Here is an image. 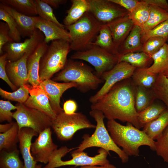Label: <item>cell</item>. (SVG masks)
<instances>
[{
    "label": "cell",
    "instance_id": "4dcf8cb0",
    "mask_svg": "<svg viewBox=\"0 0 168 168\" xmlns=\"http://www.w3.org/2000/svg\"><path fill=\"white\" fill-rule=\"evenodd\" d=\"M17 147L10 150H2L0 153V168H24Z\"/></svg>",
    "mask_w": 168,
    "mask_h": 168
},
{
    "label": "cell",
    "instance_id": "cb8c5ba5",
    "mask_svg": "<svg viewBox=\"0 0 168 168\" xmlns=\"http://www.w3.org/2000/svg\"><path fill=\"white\" fill-rule=\"evenodd\" d=\"M168 125V110L167 109L156 119L146 124L142 131L155 141Z\"/></svg>",
    "mask_w": 168,
    "mask_h": 168
},
{
    "label": "cell",
    "instance_id": "ac0fdd59",
    "mask_svg": "<svg viewBox=\"0 0 168 168\" xmlns=\"http://www.w3.org/2000/svg\"><path fill=\"white\" fill-rule=\"evenodd\" d=\"M0 7L7 11L13 18L21 37H30L36 29L35 26L39 16H30L20 13L11 7L0 2Z\"/></svg>",
    "mask_w": 168,
    "mask_h": 168
},
{
    "label": "cell",
    "instance_id": "44dd1931",
    "mask_svg": "<svg viewBox=\"0 0 168 168\" xmlns=\"http://www.w3.org/2000/svg\"><path fill=\"white\" fill-rule=\"evenodd\" d=\"M35 27L43 34L44 36V41L47 44L50 41L56 40H63L70 43L68 31L53 22L40 17Z\"/></svg>",
    "mask_w": 168,
    "mask_h": 168
},
{
    "label": "cell",
    "instance_id": "83f0119b",
    "mask_svg": "<svg viewBox=\"0 0 168 168\" xmlns=\"http://www.w3.org/2000/svg\"><path fill=\"white\" fill-rule=\"evenodd\" d=\"M135 107L138 113L152 104L156 99L152 89L139 86H135Z\"/></svg>",
    "mask_w": 168,
    "mask_h": 168
},
{
    "label": "cell",
    "instance_id": "8d00e7d4",
    "mask_svg": "<svg viewBox=\"0 0 168 168\" xmlns=\"http://www.w3.org/2000/svg\"><path fill=\"white\" fill-rule=\"evenodd\" d=\"M152 89L156 99L161 101L168 110V79L162 73L159 74Z\"/></svg>",
    "mask_w": 168,
    "mask_h": 168
},
{
    "label": "cell",
    "instance_id": "8992f818",
    "mask_svg": "<svg viewBox=\"0 0 168 168\" xmlns=\"http://www.w3.org/2000/svg\"><path fill=\"white\" fill-rule=\"evenodd\" d=\"M101 25L88 12H86L76 22L65 26L70 38L71 50H86L91 47Z\"/></svg>",
    "mask_w": 168,
    "mask_h": 168
},
{
    "label": "cell",
    "instance_id": "9a60e30c",
    "mask_svg": "<svg viewBox=\"0 0 168 168\" xmlns=\"http://www.w3.org/2000/svg\"><path fill=\"white\" fill-rule=\"evenodd\" d=\"M48 97L53 110L57 115L63 111L60 105V99L67 90L76 87L72 82L60 83L48 79L41 81L38 86Z\"/></svg>",
    "mask_w": 168,
    "mask_h": 168
},
{
    "label": "cell",
    "instance_id": "b9f144b4",
    "mask_svg": "<svg viewBox=\"0 0 168 168\" xmlns=\"http://www.w3.org/2000/svg\"><path fill=\"white\" fill-rule=\"evenodd\" d=\"M29 94L28 90L24 85L21 86L16 91L11 92L0 88V95L2 97L19 103H25L29 97Z\"/></svg>",
    "mask_w": 168,
    "mask_h": 168
},
{
    "label": "cell",
    "instance_id": "9c48e42d",
    "mask_svg": "<svg viewBox=\"0 0 168 168\" xmlns=\"http://www.w3.org/2000/svg\"><path fill=\"white\" fill-rule=\"evenodd\" d=\"M119 57L98 46L93 45L86 50L76 52L70 58L90 63L94 67L96 74L100 78L104 73L111 69L118 63Z\"/></svg>",
    "mask_w": 168,
    "mask_h": 168
},
{
    "label": "cell",
    "instance_id": "7a4b0ae2",
    "mask_svg": "<svg viewBox=\"0 0 168 168\" xmlns=\"http://www.w3.org/2000/svg\"><path fill=\"white\" fill-rule=\"evenodd\" d=\"M107 129L114 143L128 156H138L139 148L147 146L155 150V141L151 139L142 130L132 124L127 123L124 125L114 120H108Z\"/></svg>",
    "mask_w": 168,
    "mask_h": 168
},
{
    "label": "cell",
    "instance_id": "4fadbf2b",
    "mask_svg": "<svg viewBox=\"0 0 168 168\" xmlns=\"http://www.w3.org/2000/svg\"><path fill=\"white\" fill-rule=\"evenodd\" d=\"M42 32L36 29L33 35L22 42H8L3 47L2 50L7 54L8 61L14 62L20 59L25 54L32 52L38 45L44 41Z\"/></svg>",
    "mask_w": 168,
    "mask_h": 168
},
{
    "label": "cell",
    "instance_id": "f6af8a7d",
    "mask_svg": "<svg viewBox=\"0 0 168 168\" xmlns=\"http://www.w3.org/2000/svg\"><path fill=\"white\" fill-rule=\"evenodd\" d=\"M7 57V54L6 53L0 57V78L6 82L12 91H15L18 88L11 82L6 72V66L8 61Z\"/></svg>",
    "mask_w": 168,
    "mask_h": 168
},
{
    "label": "cell",
    "instance_id": "f5cc1de1",
    "mask_svg": "<svg viewBox=\"0 0 168 168\" xmlns=\"http://www.w3.org/2000/svg\"><path fill=\"white\" fill-rule=\"evenodd\" d=\"M14 122L12 121L9 123L0 124V132L4 133L8 130L12 126Z\"/></svg>",
    "mask_w": 168,
    "mask_h": 168
},
{
    "label": "cell",
    "instance_id": "7dc6e473",
    "mask_svg": "<svg viewBox=\"0 0 168 168\" xmlns=\"http://www.w3.org/2000/svg\"><path fill=\"white\" fill-rule=\"evenodd\" d=\"M122 7L128 13H131L135 8L139 1L137 0H110Z\"/></svg>",
    "mask_w": 168,
    "mask_h": 168
},
{
    "label": "cell",
    "instance_id": "e575fe53",
    "mask_svg": "<svg viewBox=\"0 0 168 168\" xmlns=\"http://www.w3.org/2000/svg\"><path fill=\"white\" fill-rule=\"evenodd\" d=\"M146 68H136L131 78L135 86L151 89L156 82L158 75L148 73Z\"/></svg>",
    "mask_w": 168,
    "mask_h": 168
},
{
    "label": "cell",
    "instance_id": "603a6c76",
    "mask_svg": "<svg viewBox=\"0 0 168 168\" xmlns=\"http://www.w3.org/2000/svg\"><path fill=\"white\" fill-rule=\"evenodd\" d=\"M142 29L134 25L132 30L118 49L119 56L130 53L142 52L143 44L141 41Z\"/></svg>",
    "mask_w": 168,
    "mask_h": 168
},
{
    "label": "cell",
    "instance_id": "6da1fadb",
    "mask_svg": "<svg viewBox=\"0 0 168 168\" xmlns=\"http://www.w3.org/2000/svg\"><path fill=\"white\" fill-rule=\"evenodd\" d=\"M135 85L131 78L114 85L103 96L91 103V110L101 111L108 120L117 119L140 129L135 107Z\"/></svg>",
    "mask_w": 168,
    "mask_h": 168
},
{
    "label": "cell",
    "instance_id": "5b68a950",
    "mask_svg": "<svg viewBox=\"0 0 168 168\" xmlns=\"http://www.w3.org/2000/svg\"><path fill=\"white\" fill-rule=\"evenodd\" d=\"M75 148L63 146L57 149L53 153L49 162L43 168H56L67 166H105L110 164L107 158L109 154L104 149L100 148L97 154L90 156L84 151H72Z\"/></svg>",
    "mask_w": 168,
    "mask_h": 168
},
{
    "label": "cell",
    "instance_id": "3957f363",
    "mask_svg": "<svg viewBox=\"0 0 168 168\" xmlns=\"http://www.w3.org/2000/svg\"><path fill=\"white\" fill-rule=\"evenodd\" d=\"M55 81L72 82L82 93L96 89L104 81L94 73L93 70L83 63L68 59L63 68L52 79Z\"/></svg>",
    "mask_w": 168,
    "mask_h": 168
},
{
    "label": "cell",
    "instance_id": "ab89813d",
    "mask_svg": "<svg viewBox=\"0 0 168 168\" xmlns=\"http://www.w3.org/2000/svg\"><path fill=\"white\" fill-rule=\"evenodd\" d=\"M155 145L156 154L168 163V125L156 139Z\"/></svg>",
    "mask_w": 168,
    "mask_h": 168
},
{
    "label": "cell",
    "instance_id": "f907efd6",
    "mask_svg": "<svg viewBox=\"0 0 168 168\" xmlns=\"http://www.w3.org/2000/svg\"><path fill=\"white\" fill-rule=\"evenodd\" d=\"M52 7L57 8L62 4L65 3L67 1L66 0H43Z\"/></svg>",
    "mask_w": 168,
    "mask_h": 168
},
{
    "label": "cell",
    "instance_id": "d590c367",
    "mask_svg": "<svg viewBox=\"0 0 168 168\" xmlns=\"http://www.w3.org/2000/svg\"><path fill=\"white\" fill-rule=\"evenodd\" d=\"M151 57L143 52L127 53L119 56V62L127 63L136 68H147Z\"/></svg>",
    "mask_w": 168,
    "mask_h": 168
},
{
    "label": "cell",
    "instance_id": "7402d4cb",
    "mask_svg": "<svg viewBox=\"0 0 168 168\" xmlns=\"http://www.w3.org/2000/svg\"><path fill=\"white\" fill-rule=\"evenodd\" d=\"M128 14L108 25L113 42L118 49L134 25Z\"/></svg>",
    "mask_w": 168,
    "mask_h": 168
},
{
    "label": "cell",
    "instance_id": "816d5d0a",
    "mask_svg": "<svg viewBox=\"0 0 168 168\" xmlns=\"http://www.w3.org/2000/svg\"><path fill=\"white\" fill-rule=\"evenodd\" d=\"M35 168H42L41 165H36ZM71 168H74L72 167ZM80 168H116L114 165L110 164L109 165L105 166H81Z\"/></svg>",
    "mask_w": 168,
    "mask_h": 168
},
{
    "label": "cell",
    "instance_id": "ee69618b",
    "mask_svg": "<svg viewBox=\"0 0 168 168\" xmlns=\"http://www.w3.org/2000/svg\"><path fill=\"white\" fill-rule=\"evenodd\" d=\"M16 105H12L9 100H0V122L6 121L9 123L12 122L13 118L12 110H16Z\"/></svg>",
    "mask_w": 168,
    "mask_h": 168
},
{
    "label": "cell",
    "instance_id": "7c38bea8",
    "mask_svg": "<svg viewBox=\"0 0 168 168\" xmlns=\"http://www.w3.org/2000/svg\"><path fill=\"white\" fill-rule=\"evenodd\" d=\"M136 68L124 62L117 63L111 69L104 73L100 78L104 82L101 88L91 96L89 101L94 103L103 96L116 84L131 78Z\"/></svg>",
    "mask_w": 168,
    "mask_h": 168
},
{
    "label": "cell",
    "instance_id": "e0dca14e",
    "mask_svg": "<svg viewBox=\"0 0 168 168\" xmlns=\"http://www.w3.org/2000/svg\"><path fill=\"white\" fill-rule=\"evenodd\" d=\"M32 52L25 54L15 61H8L6 63V70L7 76L11 82L17 88L28 84L27 62Z\"/></svg>",
    "mask_w": 168,
    "mask_h": 168
},
{
    "label": "cell",
    "instance_id": "7bdbcfd3",
    "mask_svg": "<svg viewBox=\"0 0 168 168\" xmlns=\"http://www.w3.org/2000/svg\"><path fill=\"white\" fill-rule=\"evenodd\" d=\"M154 36L168 37V18L142 35V43L143 44L148 39Z\"/></svg>",
    "mask_w": 168,
    "mask_h": 168
},
{
    "label": "cell",
    "instance_id": "ba28073f",
    "mask_svg": "<svg viewBox=\"0 0 168 168\" xmlns=\"http://www.w3.org/2000/svg\"><path fill=\"white\" fill-rule=\"evenodd\" d=\"M96 127L82 112L68 114L63 111L57 115L51 126L57 138L62 141L71 140L79 130Z\"/></svg>",
    "mask_w": 168,
    "mask_h": 168
},
{
    "label": "cell",
    "instance_id": "60d3db41",
    "mask_svg": "<svg viewBox=\"0 0 168 168\" xmlns=\"http://www.w3.org/2000/svg\"><path fill=\"white\" fill-rule=\"evenodd\" d=\"M168 39V37L159 36L151 37L143 44L142 51L151 57L166 43Z\"/></svg>",
    "mask_w": 168,
    "mask_h": 168
},
{
    "label": "cell",
    "instance_id": "8fae6325",
    "mask_svg": "<svg viewBox=\"0 0 168 168\" xmlns=\"http://www.w3.org/2000/svg\"><path fill=\"white\" fill-rule=\"evenodd\" d=\"M88 12L101 25H108L128 14L126 10L110 0H88Z\"/></svg>",
    "mask_w": 168,
    "mask_h": 168
},
{
    "label": "cell",
    "instance_id": "2e32d148",
    "mask_svg": "<svg viewBox=\"0 0 168 168\" xmlns=\"http://www.w3.org/2000/svg\"><path fill=\"white\" fill-rule=\"evenodd\" d=\"M24 86L28 90L30 95L24 104L44 113L53 120L55 119L57 114L52 108L45 93L38 86H33L28 84Z\"/></svg>",
    "mask_w": 168,
    "mask_h": 168
},
{
    "label": "cell",
    "instance_id": "d6986e66",
    "mask_svg": "<svg viewBox=\"0 0 168 168\" xmlns=\"http://www.w3.org/2000/svg\"><path fill=\"white\" fill-rule=\"evenodd\" d=\"M48 45L44 41L40 44L30 54L27 62L28 83L34 87L38 86L41 81L39 77L40 62Z\"/></svg>",
    "mask_w": 168,
    "mask_h": 168
},
{
    "label": "cell",
    "instance_id": "836d02e7",
    "mask_svg": "<svg viewBox=\"0 0 168 168\" xmlns=\"http://www.w3.org/2000/svg\"><path fill=\"white\" fill-rule=\"evenodd\" d=\"M19 130L16 122H14L12 127L7 131L0 133V151L10 150L17 147L19 142Z\"/></svg>",
    "mask_w": 168,
    "mask_h": 168
},
{
    "label": "cell",
    "instance_id": "4316f807",
    "mask_svg": "<svg viewBox=\"0 0 168 168\" xmlns=\"http://www.w3.org/2000/svg\"><path fill=\"white\" fill-rule=\"evenodd\" d=\"M92 45L98 46L108 52L119 56L118 49L113 41L111 32L108 25H102Z\"/></svg>",
    "mask_w": 168,
    "mask_h": 168
},
{
    "label": "cell",
    "instance_id": "5bb4252c",
    "mask_svg": "<svg viewBox=\"0 0 168 168\" xmlns=\"http://www.w3.org/2000/svg\"><path fill=\"white\" fill-rule=\"evenodd\" d=\"M51 127L47 128L39 134L31 145V153L35 161L47 164L53 153L58 146L53 142Z\"/></svg>",
    "mask_w": 168,
    "mask_h": 168
},
{
    "label": "cell",
    "instance_id": "d6a6232c",
    "mask_svg": "<svg viewBox=\"0 0 168 168\" xmlns=\"http://www.w3.org/2000/svg\"><path fill=\"white\" fill-rule=\"evenodd\" d=\"M0 1L21 14L30 16L37 15L34 0H0Z\"/></svg>",
    "mask_w": 168,
    "mask_h": 168
},
{
    "label": "cell",
    "instance_id": "c3c4849f",
    "mask_svg": "<svg viewBox=\"0 0 168 168\" xmlns=\"http://www.w3.org/2000/svg\"><path fill=\"white\" fill-rule=\"evenodd\" d=\"M77 108V102L73 100H69L64 103L63 109L64 112L68 114H72L75 113Z\"/></svg>",
    "mask_w": 168,
    "mask_h": 168
},
{
    "label": "cell",
    "instance_id": "30bf717a",
    "mask_svg": "<svg viewBox=\"0 0 168 168\" xmlns=\"http://www.w3.org/2000/svg\"><path fill=\"white\" fill-rule=\"evenodd\" d=\"M17 108L13 112V117L16 121L19 130L23 128H30L39 134L51 127L53 119L49 116L37 110L26 106L24 103H17Z\"/></svg>",
    "mask_w": 168,
    "mask_h": 168
},
{
    "label": "cell",
    "instance_id": "db71d44e",
    "mask_svg": "<svg viewBox=\"0 0 168 168\" xmlns=\"http://www.w3.org/2000/svg\"><path fill=\"white\" fill-rule=\"evenodd\" d=\"M162 74L168 79V68L166 69Z\"/></svg>",
    "mask_w": 168,
    "mask_h": 168
},
{
    "label": "cell",
    "instance_id": "681fc988",
    "mask_svg": "<svg viewBox=\"0 0 168 168\" xmlns=\"http://www.w3.org/2000/svg\"><path fill=\"white\" fill-rule=\"evenodd\" d=\"M149 4L156 6L168 12V3L166 0H145Z\"/></svg>",
    "mask_w": 168,
    "mask_h": 168
},
{
    "label": "cell",
    "instance_id": "f35d334b",
    "mask_svg": "<svg viewBox=\"0 0 168 168\" xmlns=\"http://www.w3.org/2000/svg\"><path fill=\"white\" fill-rule=\"evenodd\" d=\"M0 20L7 24L9 30V35L14 42H20L21 36L17 25L13 17L5 10L0 7Z\"/></svg>",
    "mask_w": 168,
    "mask_h": 168
},
{
    "label": "cell",
    "instance_id": "277c9868",
    "mask_svg": "<svg viewBox=\"0 0 168 168\" xmlns=\"http://www.w3.org/2000/svg\"><path fill=\"white\" fill-rule=\"evenodd\" d=\"M90 115L96 122L95 130L90 136L86 134L82 137L83 140L75 150L83 152L86 149L93 147H99L106 151L110 154V151L115 153L123 163L128 162L129 156L114 143L106 128L104 122L105 118L103 113L97 110H91Z\"/></svg>",
    "mask_w": 168,
    "mask_h": 168
},
{
    "label": "cell",
    "instance_id": "1f68e13d",
    "mask_svg": "<svg viewBox=\"0 0 168 168\" xmlns=\"http://www.w3.org/2000/svg\"><path fill=\"white\" fill-rule=\"evenodd\" d=\"M150 13L149 5L145 0L139 1L136 6L128 15L134 25L141 28L148 20Z\"/></svg>",
    "mask_w": 168,
    "mask_h": 168
},
{
    "label": "cell",
    "instance_id": "484cf974",
    "mask_svg": "<svg viewBox=\"0 0 168 168\" xmlns=\"http://www.w3.org/2000/svg\"><path fill=\"white\" fill-rule=\"evenodd\" d=\"M151 57L153 63L151 66L146 68L147 72L155 75L162 73L168 68V44L165 43Z\"/></svg>",
    "mask_w": 168,
    "mask_h": 168
},
{
    "label": "cell",
    "instance_id": "bcb514c9",
    "mask_svg": "<svg viewBox=\"0 0 168 168\" xmlns=\"http://www.w3.org/2000/svg\"><path fill=\"white\" fill-rule=\"evenodd\" d=\"M9 28L7 24L2 21L0 22V54H3L2 48L8 42H13L9 35Z\"/></svg>",
    "mask_w": 168,
    "mask_h": 168
},
{
    "label": "cell",
    "instance_id": "d4e9b609",
    "mask_svg": "<svg viewBox=\"0 0 168 168\" xmlns=\"http://www.w3.org/2000/svg\"><path fill=\"white\" fill-rule=\"evenodd\" d=\"M71 2V6L67 11V14L63 20V25L65 26L75 23L89 11L88 0H72Z\"/></svg>",
    "mask_w": 168,
    "mask_h": 168
},
{
    "label": "cell",
    "instance_id": "52a82bcc",
    "mask_svg": "<svg viewBox=\"0 0 168 168\" xmlns=\"http://www.w3.org/2000/svg\"><path fill=\"white\" fill-rule=\"evenodd\" d=\"M70 50L68 41L62 40L51 41L40 60L39 77L41 82L50 79L63 68Z\"/></svg>",
    "mask_w": 168,
    "mask_h": 168
},
{
    "label": "cell",
    "instance_id": "74e56055",
    "mask_svg": "<svg viewBox=\"0 0 168 168\" xmlns=\"http://www.w3.org/2000/svg\"><path fill=\"white\" fill-rule=\"evenodd\" d=\"M37 14L41 18L53 22L60 27L65 28V26L61 23L55 15L52 7L43 0H34Z\"/></svg>",
    "mask_w": 168,
    "mask_h": 168
},
{
    "label": "cell",
    "instance_id": "ffe728a7",
    "mask_svg": "<svg viewBox=\"0 0 168 168\" xmlns=\"http://www.w3.org/2000/svg\"><path fill=\"white\" fill-rule=\"evenodd\" d=\"M38 135V133L29 128H23L19 130V147L24 160V168H35L37 162L31 154V145L33 137Z\"/></svg>",
    "mask_w": 168,
    "mask_h": 168
},
{
    "label": "cell",
    "instance_id": "f546056e",
    "mask_svg": "<svg viewBox=\"0 0 168 168\" xmlns=\"http://www.w3.org/2000/svg\"><path fill=\"white\" fill-rule=\"evenodd\" d=\"M167 108L165 105L154 101L142 111L138 113V119L140 128L156 119Z\"/></svg>",
    "mask_w": 168,
    "mask_h": 168
},
{
    "label": "cell",
    "instance_id": "f1b7e54d",
    "mask_svg": "<svg viewBox=\"0 0 168 168\" xmlns=\"http://www.w3.org/2000/svg\"><path fill=\"white\" fill-rule=\"evenodd\" d=\"M150 13L147 22L141 28L142 36L168 18V12L156 6L149 5Z\"/></svg>",
    "mask_w": 168,
    "mask_h": 168
},
{
    "label": "cell",
    "instance_id": "11a10c76",
    "mask_svg": "<svg viewBox=\"0 0 168 168\" xmlns=\"http://www.w3.org/2000/svg\"></svg>",
    "mask_w": 168,
    "mask_h": 168
}]
</instances>
